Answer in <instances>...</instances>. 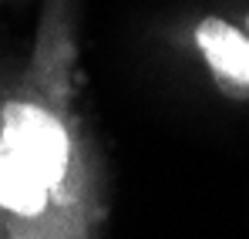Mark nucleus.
Segmentation results:
<instances>
[{
	"mask_svg": "<svg viewBox=\"0 0 249 239\" xmlns=\"http://www.w3.org/2000/svg\"><path fill=\"white\" fill-rule=\"evenodd\" d=\"M68 172V135L37 105H10L0 128V205L34 216Z\"/></svg>",
	"mask_w": 249,
	"mask_h": 239,
	"instance_id": "f257e3e1",
	"label": "nucleus"
},
{
	"mask_svg": "<svg viewBox=\"0 0 249 239\" xmlns=\"http://www.w3.org/2000/svg\"><path fill=\"white\" fill-rule=\"evenodd\" d=\"M196 40L215 81L232 94H249V37H243L222 17H206L196 31Z\"/></svg>",
	"mask_w": 249,
	"mask_h": 239,
	"instance_id": "f03ea898",
	"label": "nucleus"
}]
</instances>
